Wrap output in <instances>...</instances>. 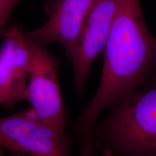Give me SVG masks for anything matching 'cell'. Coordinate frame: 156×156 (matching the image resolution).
I'll use <instances>...</instances> for the list:
<instances>
[{"label":"cell","mask_w":156,"mask_h":156,"mask_svg":"<svg viewBox=\"0 0 156 156\" xmlns=\"http://www.w3.org/2000/svg\"><path fill=\"white\" fill-rule=\"evenodd\" d=\"M102 53L100 84L74 124V131L86 139L103 108L156 80V38L145 24L140 0H116Z\"/></svg>","instance_id":"cell-1"},{"label":"cell","mask_w":156,"mask_h":156,"mask_svg":"<svg viewBox=\"0 0 156 156\" xmlns=\"http://www.w3.org/2000/svg\"><path fill=\"white\" fill-rule=\"evenodd\" d=\"M87 141H97L116 156H156V85L122 95Z\"/></svg>","instance_id":"cell-2"},{"label":"cell","mask_w":156,"mask_h":156,"mask_svg":"<svg viewBox=\"0 0 156 156\" xmlns=\"http://www.w3.org/2000/svg\"><path fill=\"white\" fill-rule=\"evenodd\" d=\"M0 147L23 156H72L67 134L41 122L30 108L0 116Z\"/></svg>","instance_id":"cell-3"},{"label":"cell","mask_w":156,"mask_h":156,"mask_svg":"<svg viewBox=\"0 0 156 156\" xmlns=\"http://www.w3.org/2000/svg\"><path fill=\"white\" fill-rule=\"evenodd\" d=\"M44 46L34 41L26 101L41 122L58 131L66 132L67 116L58 81L59 63Z\"/></svg>","instance_id":"cell-4"},{"label":"cell","mask_w":156,"mask_h":156,"mask_svg":"<svg viewBox=\"0 0 156 156\" xmlns=\"http://www.w3.org/2000/svg\"><path fill=\"white\" fill-rule=\"evenodd\" d=\"M97 0H47L48 21L25 36L41 44L61 45L71 60L87 15Z\"/></svg>","instance_id":"cell-5"},{"label":"cell","mask_w":156,"mask_h":156,"mask_svg":"<svg viewBox=\"0 0 156 156\" xmlns=\"http://www.w3.org/2000/svg\"><path fill=\"white\" fill-rule=\"evenodd\" d=\"M116 0H97L87 15L71 58L76 90L83 94L93 62L103 52L114 18Z\"/></svg>","instance_id":"cell-6"},{"label":"cell","mask_w":156,"mask_h":156,"mask_svg":"<svg viewBox=\"0 0 156 156\" xmlns=\"http://www.w3.org/2000/svg\"><path fill=\"white\" fill-rule=\"evenodd\" d=\"M3 34L5 40L0 47V88L12 103L26 101L34 41L16 28L5 30Z\"/></svg>","instance_id":"cell-7"},{"label":"cell","mask_w":156,"mask_h":156,"mask_svg":"<svg viewBox=\"0 0 156 156\" xmlns=\"http://www.w3.org/2000/svg\"><path fill=\"white\" fill-rule=\"evenodd\" d=\"M21 1L23 0H0V34H4L12 11Z\"/></svg>","instance_id":"cell-8"},{"label":"cell","mask_w":156,"mask_h":156,"mask_svg":"<svg viewBox=\"0 0 156 156\" xmlns=\"http://www.w3.org/2000/svg\"><path fill=\"white\" fill-rule=\"evenodd\" d=\"M11 99L9 98L6 93L0 88V105L1 104H9L12 103Z\"/></svg>","instance_id":"cell-9"},{"label":"cell","mask_w":156,"mask_h":156,"mask_svg":"<svg viewBox=\"0 0 156 156\" xmlns=\"http://www.w3.org/2000/svg\"><path fill=\"white\" fill-rule=\"evenodd\" d=\"M0 156H10L5 152H0Z\"/></svg>","instance_id":"cell-10"}]
</instances>
